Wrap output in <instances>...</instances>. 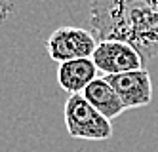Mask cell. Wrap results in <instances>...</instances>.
<instances>
[{
    "instance_id": "3957f363",
    "label": "cell",
    "mask_w": 158,
    "mask_h": 152,
    "mask_svg": "<svg viewBox=\"0 0 158 152\" xmlns=\"http://www.w3.org/2000/svg\"><path fill=\"white\" fill-rule=\"evenodd\" d=\"M95 48V36L80 27H59L46 40L48 55L59 65L76 59H92Z\"/></svg>"
},
{
    "instance_id": "7a4b0ae2",
    "label": "cell",
    "mask_w": 158,
    "mask_h": 152,
    "mask_svg": "<svg viewBox=\"0 0 158 152\" xmlns=\"http://www.w3.org/2000/svg\"><path fill=\"white\" fill-rule=\"evenodd\" d=\"M63 114L67 133L73 139L107 141L112 137V124L103 118L82 95H69Z\"/></svg>"
},
{
    "instance_id": "5b68a950",
    "label": "cell",
    "mask_w": 158,
    "mask_h": 152,
    "mask_svg": "<svg viewBox=\"0 0 158 152\" xmlns=\"http://www.w3.org/2000/svg\"><path fill=\"white\" fill-rule=\"evenodd\" d=\"M103 78L114 89V93L122 101L126 110L147 107L152 101V82H151V74L147 68L122 72V74H112V76H103Z\"/></svg>"
},
{
    "instance_id": "8992f818",
    "label": "cell",
    "mask_w": 158,
    "mask_h": 152,
    "mask_svg": "<svg viewBox=\"0 0 158 152\" xmlns=\"http://www.w3.org/2000/svg\"><path fill=\"white\" fill-rule=\"evenodd\" d=\"M99 71L92 59L67 61L57 67V84L69 95H82V91L97 78Z\"/></svg>"
},
{
    "instance_id": "52a82bcc",
    "label": "cell",
    "mask_w": 158,
    "mask_h": 152,
    "mask_svg": "<svg viewBox=\"0 0 158 152\" xmlns=\"http://www.w3.org/2000/svg\"><path fill=\"white\" fill-rule=\"evenodd\" d=\"M82 97L109 122L118 118V116L126 110L122 101L118 99L114 89L109 86V82L105 78H95L92 84L82 91Z\"/></svg>"
},
{
    "instance_id": "6da1fadb",
    "label": "cell",
    "mask_w": 158,
    "mask_h": 152,
    "mask_svg": "<svg viewBox=\"0 0 158 152\" xmlns=\"http://www.w3.org/2000/svg\"><path fill=\"white\" fill-rule=\"evenodd\" d=\"M95 40L124 42L149 61L158 55V2L154 0H95L89 4Z\"/></svg>"
},
{
    "instance_id": "277c9868",
    "label": "cell",
    "mask_w": 158,
    "mask_h": 152,
    "mask_svg": "<svg viewBox=\"0 0 158 152\" xmlns=\"http://www.w3.org/2000/svg\"><path fill=\"white\" fill-rule=\"evenodd\" d=\"M92 61L97 67V71L103 72L105 76L145 68V61L130 44L114 42V40L97 42V48L92 55Z\"/></svg>"
}]
</instances>
